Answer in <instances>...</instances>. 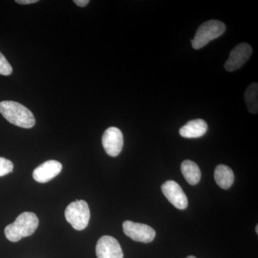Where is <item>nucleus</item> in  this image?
Segmentation results:
<instances>
[{"label":"nucleus","mask_w":258,"mask_h":258,"mask_svg":"<svg viewBox=\"0 0 258 258\" xmlns=\"http://www.w3.org/2000/svg\"><path fill=\"white\" fill-rule=\"evenodd\" d=\"M39 225V220L33 212H25L17 217L13 223L5 227V234L7 239L16 242L23 237L32 235Z\"/></svg>","instance_id":"f257e3e1"},{"label":"nucleus","mask_w":258,"mask_h":258,"mask_svg":"<svg viewBox=\"0 0 258 258\" xmlns=\"http://www.w3.org/2000/svg\"><path fill=\"white\" fill-rule=\"evenodd\" d=\"M0 113L12 124L24 128H30L35 124L31 111L18 102L4 101L0 103Z\"/></svg>","instance_id":"f03ea898"},{"label":"nucleus","mask_w":258,"mask_h":258,"mask_svg":"<svg viewBox=\"0 0 258 258\" xmlns=\"http://www.w3.org/2000/svg\"><path fill=\"white\" fill-rule=\"evenodd\" d=\"M225 23L219 20H211L202 24L195 36L191 40V46L195 50H199L208 45L212 40L218 38L225 32Z\"/></svg>","instance_id":"7ed1b4c3"},{"label":"nucleus","mask_w":258,"mask_h":258,"mask_svg":"<svg viewBox=\"0 0 258 258\" xmlns=\"http://www.w3.org/2000/svg\"><path fill=\"white\" fill-rule=\"evenodd\" d=\"M64 216L75 230H83L89 223L91 212L86 201L76 200L67 207Z\"/></svg>","instance_id":"20e7f679"},{"label":"nucleus","mask_w":258,"mask_h":258,"mask_svg":"<svg viewBox=\"0 0 258 258\" xmlns=\"http://www.w3.org/2000/svg\"><path fill=\"white\" fill-rule=\"evenodd\" d=\"M125 235L137 242L149 243L154 240L156 232L150 226L132 221H125L123 224Z\"/></svg>","instance_id":"39448f33"},{"label":"nucleus","mask_w":258,"mask_h":258,"mask_svg":"<svg viewBox=\"0 0 258 258\" xmlns=\"http://www.w3.org/2000/svg\"><path fill=\"white\" fill-rule=\"evenodd\" d=\"M252 47L247 43H240L231 50L229 58L225 63V69L233 72L240 69L252 55Z\"/></svg>","instance_id":"423d86ee"},{"label":"nucleus","mask_w":258,"mask_h":258,"mask_svg":"<svg viewBox=\"0 0 258 258\" xmlns=\"http://www.w3.org/2000/svg\"><path fill=\"white\" fill-rule=\"evenodd\" d=\"M102 144L107 154L112 157H117L123 149V134L119 128L110 127L103 134Z\"/></svg>","instance_id":"0eeeda50"},{"label":"nucleus","mask_w":258,"mask_h":258,"mask_svg":"<svg viewBox=\"0 0 258 258\" xmlns=\"http://www.w3.org/2000/svg\"><path fill=\"white\" fill-rule=\"evenodd\" d=\"M96 252L98 258L123 257V250L119 242L111 236H103L98 240Z\"/></svg>","instance_id":"6e6552de"},{"label":"nucleus","mask_w":258,"mask_h":258,"mask_svg":"<svg viewBox=\"0 0 258 258\" xmlns=\"http://www.w3.org/2000/svg\"><path fill=\"white\" fill-rule=\"evenodd\" d=\"M161 190L168 201L179 210H185L188 206L186 195L180 185L174 181H167L161 186Z\"/></svg>","instance_id":"1a4fd4ad"},{"label":"nucleus","mask_w":258,"mask_h":258,"mask_svg":"<svg viewBox=\"0 0 258 258\" xmlns=\"http://www.w3.org/2000/svg\"><path fill=\"white\" fill-rule=\"evenodd\" d=\"M62 169V164L59 161L49 160L37 166L32 176L37 182L46 183L58 175Z\"/></svg>","instance_id":"9d476101"},{"label":"nucleus","mask_w":258,"mask_h":258,"mask_svg":"<svg viewBox=\"0 0 258 258\" xmlns=\"http://www.w3.org/2000/svg\"><path fill=\"white\" fill-rule=\"evenodd\" d=\"M208 125L205 120L195 119L190 120L181 127L179 130L180 135L184 138H200L206 134Z\"/></svg>","instance_id":"9b49d317"},{"label":"nucleus","mask_w":258,"mask_h":258,"mask_svg":"<svg viewBox=\"0 0 258 258\" xmlns=\"http://www.w3.org/2000/svg\"><path fill=\"white\" fill-rule=\"evenodd\" d=\"M215 179L220 187L227 189L233 184L235 176L233 171L228 166L220 164L215 169Z\"/></svg>","instance_id":"f8f14e48"},{"label":"nucleus","mask_w":258,"mask_h":258,"mask_svg":"<svg viewBox=\"0 0 258 258\" xmlns=\"http://www.w3.org/2000/svg\"><path fill=\"white\" fill-rule=\"evenodd\" d=\"M181 171L186 181L191 185H196L201 179V171L196 163L191 160L183 161Z\"/></svg>","instance_id":"ddd939ff"},{"label":"nucleus","mask_w":258,"mask_h":258,"mask_svg":"<svg viewBox=\"0 0 258 258\" xmlns=\"http://www.w3.org/2000/svg\"><path fill=\"white\" fill-rule=\"evenodd\" d=\"M244 100L249 113L256 114L258 111V85L253 83L249 85L244 93Z\"/></svg>","instance_id":"4468645a"},{"label":"nucleus","mask_w":258,"mask_h":258,"mask_svg":"<svg viewBox=\"0 0 258 258\" xmlns=\"http://www.w3.org/2000/svg\"><path fill=\"white\" fill-rule=\"evenodd\" d=\"M13 168L14 165L11 161L5 158L0 157V176H5L13 172Z\"/></svg>","instance_id":"2eb2a0df"},{"label":"nucleus","mask_w":258,"mask_h":258,"mask_svg":"<svg viewBox=\"0 0 258 258\" xmlns=\"http://www.w3.org/2000/svg\"><path fill=\"white\" fill-rule=\"evenodd\" d=\"M13 73V68L3 54L0 52V75L10 76Z\"/></svg>","instance_id":"dca6fc26"},{"label":"nucleus","mask_w":258,"mask_h":258,"mask_svg":"<svg viewBox=\"0 0 258 258\" xmlns=\"http://www.w3.org/2000/svg\"><path fill=\"white\" fill-rule=\"evenodd\" d=\"M16 3L20 5H30L38 3V0H17Z\"/></svg>","instance_id":"f3484780"},{"label":"nucleus","mask_w":258,"mask_h":258,"mask_svg":"<svg viewBox=\"0 0 258 258\" xmlns=\"http://www.w3.org/2000/svg\"><path fill=\"white\" fill-rule=\"evenodd\" d=\"M74 3H76V5H77L78 6L81 7V8H83V7H86V5L89 3V0H75Z\"/></svg>","instance_id":"a211bd4d"},{"label":"nucleus","mask_w":258,"mask_h":258,"mask_svg":"<svg viewBox=\"0 0 258 258\" xmlns=\"http://www.w3.org/2000/svg\"><path fill=\"white\" fill-rule=\"evenodd\" d=\"M257 227H258V226L257 225L256 226V232H257V234H258V228H257Z\"/></svg>","instance_id":"6ab92c4d"},{"label":"nucleus","mask_w":258,"mask_h":258,"mask_svg":"<svg viewBox=\"0 0 258 258\" xmlns=\"http://www.w3.org/2000/svg\"><path fill=\"white\" fill-rule=\"evenodd\" d=\"M186 258H197V257H195V256H189V257H186Z\"/></svg>","instance_id":"aec40b11"}]
</instances>
